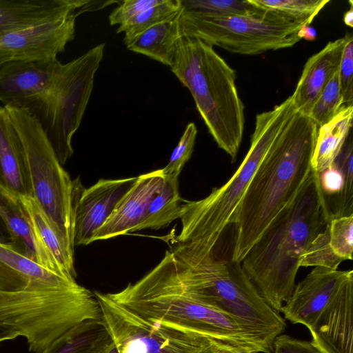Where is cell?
Wrapping results in <instances>:
<instances>
[{"label": "cell", "instance_id": "1", "mask_svg": "<svg viewBox=\"0 0 353 353\" xmlns=\"http://www.w3.org/2000/svg\"><path fill=\"white\" fill-rule=\"evenodd\" d=\"M318 128L308 116L296 112L270 147L233 217L232 261L241 263L301 191L312 171Z\"/></svg>", "mask_w": 353, "mask_h": 353}, {"label": "cell", "instance_id": "2", "mask_svg": "<svg viewBox=\"0 0 353 353\" xmlns=\"http://www.w3.org/2000/svg\"><path fill=\"white\" fill-rule=\"evenodd\" d=\"M108 294L141 318L200 334L243 353H272L274 339L191 295L178 276L169 250L141 279Z\"/></svg>", "mask_w": 353, "mask_h": 353}, {"label": "cell", "instance_id": "3", "mask_svg": "<svg viewBox=\"0 0 353 353\" xmlns=\"http://www.w3.org/2000/svg\"><path fill=\"white\" fill-rule=\"evenodd\" d=\"M328 221L319 174L312 170L296 198L241 261L259 296L276 312H281L292 294L301 256Z\"/></svg>", "mask_w": 353, "mask_h": 353}, {"label": "cell", "instance_id": "4", "mask_svg": "<svg viewBox=\"0 0 353 353\" xmlns=\"http://www.w3.org/2000/svg\"><path fill=\"white\" fill-rule=\"evenodd\" d=\"M168 240L178 276L191 295L273 339L285 330L284 319L261 299L241 263L220 258L216 248L203 250L173 234Z\"/></svg>", "mask_w": 353, "mask_h": 353}, {"label": "cell", "instance_id": "5", "mask_svg": "<svg viewBox=\"0 0 353 353\" xmlns=\"http://www.w3.org/2000/svg\"><path fill=\"white\" fill-rule=\"evenodd\" d=\"M170 69L190 92L218 146L234 160L245 125V108L236 85V71L213 46L186 35L177 42Z\"/></svg>", "mask_w": 353, "mask_h": 353}, {"label": "cell", "instance_id": "6", "mask_svg": "<svg viewBox=\"0 0 353 353\" xmlns=\"http://www.w3.org/2000/svg\"><path fill=\"white\" fill-rule=\"evenodd\" d=\"M296 112L290 95L272 110L256 115L250 149L230 179L202 199L183 200L181 234L208 249L218 245L263 157Z\"/></svg>", "mask_w": 353, "mask_h": 353}, {"label": "cell", "instance_id": "7", "mask_svg": "<svg viewBox=\"0 0 353 353\" xmlns=\"http://www.w3.org/2000/svg\"><path fill=\"white\" fill-rule=\"evenodd\" d=\"M100 319L94 293L77 283L67 286L28 283L19 290H0V324L26 337L34 353H41L76 325Z\"/></svg>", "mask_w": 353, "mask_h": 353}, {"label": "cell", "instance_id": "8", "mask_svg": "<svg viewBox=\"0 0 353 353\" xmlns=\"http://www.w3.org/2000/svg\"><path fill=\"white\" fill-rule=\"evenodd\" d=\"M5 108L23 146L32 197L61 241L74 252L73 180L59 161L37 117L28 110Z\"/></svg>", "mask_w": 353, "mask_h": 353}, {"label": "cell", "instance_id": "9", "mask_svg": "<svg viewBox=\"0 0 353 353\" xmlns=\"http://www.w3.org/2000/svg\"><path fill=\"white\" fill-rule=\"evenodd\" d=\"M310 23L308 20H295L272 10H265L255 16L223 17L187 11L182 8L180 14L183 35L246 55L292 47L301 40L299 30Z\"/></svg>", "mask_w": 353, "mask_h": 353}, {"label": "cell", "instance_id": "10", "mask_svg": "<svg viewBox=\"0 0 353 353\" xmlns=\"http://www.w3.org/2000/svg\"><path fill=\"white\" fill-rule=\"evenodd\" d=\"M105 43L61 65L41 108L34 114L63 165L72 155V138L79 128L103 57Z\"/></svg>", "mask_w": 353, "mask_h": 353}, {"label": "cell", "instance_id": "11", "mask_svg": "<svg viewBox=\"0 0 353 353\" xmlns=\"http://www.w3.org/2000/svg\"><path fill=\"white\" fill-rule=\"evenodd\" d=\"M94 293L119 353H212L219 344L200 334L141 318L116 303L108 293Z\"/></svg>", "mask_w": 353, "mask_h": 353}, {"label": "cell", "instance_id": "12", "mask_svg": "<svg viewBox=\"0 0 353 353\" xmlns=\"http://www.w3.org/2000/svg\"><path fill=\"white\" fill-rule=\"evenodd\" d=\"M137 177L99 179L84 188L79 177L73 180L72 227L74 246L87 245L104 225Z\"/></svg>", "mask_w": 353, "mask_h": 353}, {"label": "cell", "instance_id": "13", "mask_svg": "<svg viewBox=\"0 0 353 353\" xmlns=\"http://www.w3.org/2000/svg\"><path fill=\"white\" fill-rule=\"evenodd\" d=\"M81 12H73L0 36V63L56 59L74 38L75 21Z\"/></svg>", "mask_w": 353, "mask_h": 353}, {"label": "cell", "instance_id": "14", "mask_svg": "<svg viewBox=\"0 0 353 353\" xmlns=\"http://www.w3.org/2000/svg\"><path fill=\"white\" fill-rule=\"evenodd\" d=\"M62 63L57 59L0 63V101L34 114L44 103Z\"/></svg>", "mask_w": 353, "mask_h": 353}, {"label": "cell", "instance_id": "15", "mask_svg": "<svg viewBox=\"0 0 353 353\" xmlns=\"http://www.w3.org/2000/svg\"><path fill=\"white\" fill-rule=\"evenodd\" d=\"M353 271L314 268L294 289L283 306L284 318L309 329Z\"/></svg>", "mask_w": 353, "mask_h": 353}, {"label": "cell", "instance_id": "16", "mask_svg": "<svg viewBox=\"0 0 353 353\" xmlns=\"http://www.w3.org/2000/svg\"><path fill=\"white\" fill-rule=\"evenodd\" d=\"M352 300L351 274L308 329L311 343L323 353H353Z\"/></svg>", "mask_w": 353, "mask_h": 353}, {"label": "cell", "instance_id": "17", "mask_svg": "<svg viewBox=\"0 0 353 353\" xmlns=\"http://www.w3.org/2000/svg\"><path fill=\"white\" fill-rule=\"evenodd\" d=\"M163 183L161 169L137 176L134 185L123 196L104 225L95 233L92 242L136 232Z\"/></svg>", "mask_w": 353, "mask_h": 353}, {"label": "cell", "instance_id": "18", "mask_svg": "<svg viewBox=\"0 0 353 353\" xmlns=\"http://www.w3.org/2000/svg\"><path fill=\"white\" fill-rule=\"evenodd\" d=\"M0 216L12 240V248L44 268L68 276L37 238L19 197L0 188Z\"/></svg>", "mask_w": 353, "mask_h": 353}, {"label": "cell", "instance_id": "19", "mask_svg": "<svg viewBox=\"0 0 353 353\" xmlns=\"http://www.w3.org/2000/svg\"><path fill=\"white\" fill-rule=\"evenodd\" d=\"M347 38V33L328 42L307 59L292 94L296 112L308 115L321 92L338 71Z\"/></svg>", "mask_w": 353, "mask_h": 353}, {"label": "cell", "instance_id": "20", "mask_svg": "<svg viewBox=\"0 0 353 353\" xmlns=\"http://www.w3.org/2000/svg\"><path fill=\"white\" fill-rule=\"evenodd\" d=\"M0 188L17 197H32L23 144L8 110L1 105Z\"/></svg>", "mask_w": 353, "mask_h": 353}, {"label": "cell", "instance_id": "21", "mask_svg": "<svg viewBox=\"0 0 353 353\" xmlns=\"http://www.w3.org/2000/svg\"><path fill=\"white\" fill-rule=\"evenodd\" d=\"M88 0H0V36L81 10Z\"/></svg>", "mask_w": 353, "mask_h": 353}, {"label": "cell", "instance_id": "22", "mask_svg": "<svg viewBox=\"0 0 353 353\" xmlns=\"http://www.w3.org/2000/svg\"><path fill=\"white\" fill-rule=\"evenodd\" d=\"M181 9L172 18L146 29L125 43L128 49L170 67L177 42L183 35L180 24Z\"/></svg>", "mask_w": 353, "mask_h": 353}, {"label": "cell", "instance_id": "23", "mask_svg": "<svg viewBox=\"0 0 353 353\" xmlns=\"http://www.w3.org/2000/svg\"><path fill=\"white\" fill-rule=\"evenodd\" d=\"M353 105H343L327 123L318 128L312 168L320 173L330 166L341 152L352 125Z\"/></svg>", "mask_w": 353, "mask_h": 353}, {"label": "cell", "instance_id": "24", "mask_svg": "<svg viewBox=\"0 0 353 353\" xmlns=\"http://www.w3.org/2000/svg\"><path fill=\"white\" fill-rule=\"evenodd\" d=\"M40 243L69 277L76 279L74 252L61 241L47 219L44 212L32 196L19 197Z\"/></svg>", "mask_w": 353, "mask_h": 353}, {"label": "cell", "instance_id": "25", "mask_svg": "<svg viewBox=\"0 0 353 353\" xmlns=\"http://www.w3.org/2000/svg\"><path fill=\"white\" fill-rule=\"evenodd\" d=\"M110 340L102 319L88 320L57 339L41 353H97Z\"/></svg>", "mask_w": 353, "mask_h": 353}, {"label": "cell", "instance_id": "26", "mask_svg": "<svg viewBox=\"0 0 353 353\" xmlns=\"http://www.w3.org/2000/svg\"><path fill=\"white\" fill-rule=\"evenodd\" d=\"M179 186V181L164 179L161 190L152 200L144 220L136 231L159 230L179 219L183 199L180 196Z\"/></svg>", "mask_w": 353, "mask_h": 353}, {"label": "cell", "instance_id": "27", "mask_svg": "<svg viewBox=\"0 0 353 353\" xmlns=\"http://www.w3.org/2000/svg\"><path fill=\"white\" fill-rule=\"evenodd\" d=\"M0 263L24 277L27 283L53 286H67L77 283L75 279L52 272L16 251L10 245L1 243Z\"/></svg>", "mask_w": 353, "mask_h": 353}, {"label": "cell", "instance_id": "28", "mask_svg": "<svg viewBox=\"0 0 353 353\" xmlns=\"http://www.w3.org/2000/svg\"><path fill=\"white\" fill-rule=\"evenodd\" d=\"M332 163L343 172L345 185L338 196L325 197L329 221L353 214V146L351 140L348 143H344Z\"/></svg>", "mask_w": 353, "mask_h": 353}, {"label": "cell", "instance_id": "29", "mask_svg": "<svg viewBox=\"0 0 353 353\" xmlns=\"http://www.w3.org/2000/svg\"><path fill=\"white\" fill-rule=\"evenodd\" d=\"M181 9V0H161L159 3L119 26L117 32H124L123 42L125 43L146 29L172 18Z\"/></svg>", "mask_w": 353, "mask_h": 353}, {"label": "cell", "instance_id": "30", "mask_svg": "<svg viewBox=\"0 0 353 353\" xmlns=\"http://www.w3.org/2000/svg\"><path fill=\"white\" fill-rule=\"evenodd\" d=\"M184 10L210 16H255L265 9L259 8L249 0H181Z\"/></svg>", "mask_w": 353, "mask_h": 353}, {"label": "cell", "instance_id": "31", "mask_svg": "<svg viewBox=\"0 0 353 353\" xmlns=\"http://www.w3.org/2000/svg\"><path fill=\"white\" fill-rule=\"evenodd\" d=\"M254 6L282 13L295 20L312 21L330 0H249Z\"/></svg>", "mask_w": 353, "mask_h": 353}, {"label": "cell", "instance_id": "32", "mask_svg": "<svg viewBox=\"0 0 353 353\" xmlns=\"http://www.w3.org/2000/svg\"><path fill=\"white\" fill-rule=\"evenodd\" d=\"M343 106L337 71L312 105L307 116L320 127L330 121Z\"/></svg>", "mask_w": 353, "mask_h": 353}, {"label": "cell", "instance_id": "33", "mask_svg": "<svg viewBox=\"0 0 353 353\" xmlns=\"http://www.w3.org/2000/svg\"><path fill=\"white\" fill-rule=\"evenodd\" d=\"M328 223V222H327ZM343 260L337 256L330 244L328 223L310 243L300 259V267H323L338 270Z\"/></svg>", "mask_w": 353, "mask_h": 353}, {"label": "cell", "instance_id": "34", "mask_svg": "<svg viewBox=\"0 0 353 353\" xmlns=\"http://www.w3.org/2000/svg\"><path fill=\"white\" fill-rule=\"evenodd\" d=\"M196 135V125L193 122L189 123L172 151L168 163L161 169L165 179L179 181L181 170L193 152Z\"/></svg>", "mask_w": 353, "mask_h": 353}, {"label": "cell", "instance_id": "35", "mask_svg": "<svg viewBox=\"0 0 353 353\" xmlns=\"http://www.w3.org/2000/svg\"><path fill=\"white\" fill-rule=\"evenodd\" d=\"M330 244L334 253L343 261L352 259L353 214L328 221Z\"/></svg>", "mask_w": 353, "mask_h": 353}, {"label": "cell", "instance_id": "36", "mask_svg": "<svg viewBox=\"0 0 353 353\" xmlns=\"http://www.w3.org/2000/svg\"><path fill=\"white\" fill-rule=\"evenodd\" d=\"M338 74L343 105H351L353 102V36L351 33H347Z\"/></svg>", "mask_w": 353, "mask_h": 353}, {"label": "cell", "instance_id": "37", "mask_svg": "<svg viewBox=\"0 0 353 353\" xmlns=\"http://www.w3.org/2000/svg\"><path fill=\"white\" fill-rule=\"evenodd\" d=\"M161 0H125L109 16L110 26L121 25L141 12L159 3Z\"/></svg>", "mask_w": 353, "mask_h": 353}, {"label": "cell", "instance_id": "38", "mask_svg": "<svg viewBox=\"0 0 353 353\" xmlns=\"http://www.w3.org/2000/svg\"><path fill=\"white\" fill-rule=\"evenodd\" d=\"M319 174L320 186L325 198H332L340 194L343 190L345 181L341 170L334 163Z\"/></svg>", "mask_w": 353, "mask_h": 353}, {"label": "cell", "instance_id": "39", "mask_svg": "<svg viewBox=\"0 0 353 353\" xmlns=\"http://www.w3.org/2000/svg\"><path fill=\"white\" fill-rule=\"evenodd\" d=\"M272 353H323L311 342L286 334L277 336L273 342Z\"/></svg>", "mask_w": 353, "mask_h": 353}, {"label": "cell", "instance_id": "40", "mask_svg": "<svg viewBox=\"0 0 353 353\" xmlns=\"http://www.w3.org/2000/svg\"><path fill=\"white\" fill-rule=\"evenodd\" d=\"M298 35L301 39L314 41L317 37V32L310 25H305L299 30Z\"/></svg>", "mask_w": 353, "mask_h": 353}, {"label": "cell", "instance_id": "41", "mask_svg": "<svg viewBox=\"0 0 353 353\" xmlns=\"http://www.w3.org/2000/svg\"><path fill=\"white\" fill-rule=\"evenodd\" d=\"M19 336L12 327L0 324V342L14 339Z\"/></svg>", "mask_w": 353, "mask_h": 353}, {"label": "cell", "instance_id": "42", "mask_svg": "<svg viewBox=\"0 0 353 353\" xmlns=\"http://www.w3.org/2000/svg\"><path fill=\"white\" fill-rule=\"evenodd\" d=\"M0 243L7 245H12V240L10 233L0 216Z\"/></svg>", "mask_w": 353, "mask_h": 353}, {"label": "cell", "instance_id": "43", "mask_svg": "<svg viewBox=\"0 0 353 353\" xmlns=\"http://www.w3.org/2000/svg\"><path fill=\"white\" fill-rule=\"evenodd\" d=\"M212 353H243L239 350L223 344H218L214 349Z\"/></svg>", "mask_w": 353, "mask_h": 353}, {"label": "cell", "instance_id": "44", "mask_svg": "<svg viewBox=\"0 0 353 353\" xmlns=\"http://www.w3.org/2000/svg\"><path fill=\"white\" fill-rule=\"evenodd\" d=\"M350 9L345 12L344 15V22L345 25L347 26L352 28L353 27V2L352 1H350Z\"/></svg>", "mask_w": 353, "mask_h": 353}, {"label": "cell", "instance_id": "45", "mask_svg": "<svg viewBox=\"0 0 353 353\" xmlns=\"http://www.w3.org/2000/svg\"><path fill=\"white\" fill-rule=\"evenodd\" d=\"M97 353H119L117 349L113 343L112 339L111 340L105 345L103 347H101Z\"/></svg>", "mask_w": 353, "mask_h": 353}]
</instances>
